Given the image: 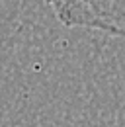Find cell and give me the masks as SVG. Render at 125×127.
Wrapping results in <instances>:
<instances>
[{"label": "cell", "mask_w": 125, "mask_h": 127, "mask_svg": "<svg viewBox=\"0 0 125 127\" xmlns=\"http://www.w3.org/2000/svg\"><path fill=\"white\" fill-rule=\"evenodd\" d=\"M66 28H86L125 39V0H45Z\"/></svg>", "instance_id": "1"}]
</instances>
